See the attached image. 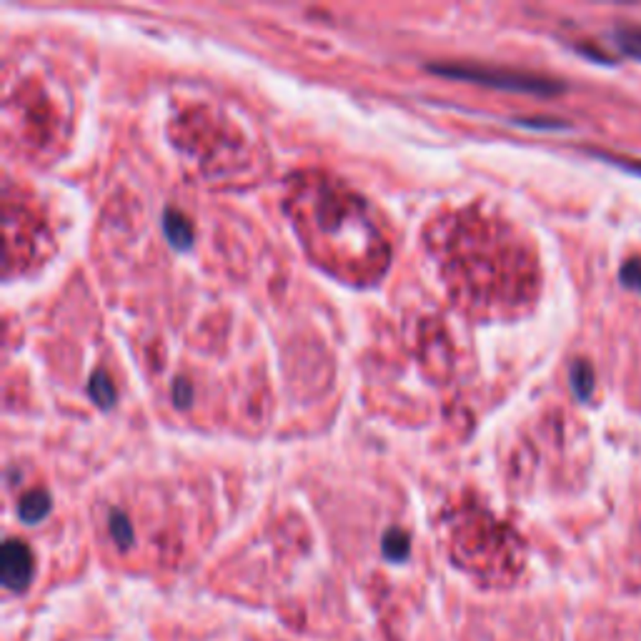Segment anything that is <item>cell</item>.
<instances>
[{"mask_svg":"<svg viewBox=\"0 0 641 641\" xmlns=\"http://www.w3.org/2000/svg\"><path fill=\"white\" fill-rule=\"evenodd\" d=\"M431 71L461 81H474V84L491 85V88H504V91H518V94H558L564 85L538 75H527V73L511 71H488V68H476V65H431Z\"/></svg>","mask_w":641,"mask_h":641,"instance_id":"obj_1","label":"cell"},{"mask_svg":"<svg viewBox=\"0 0 641 641\" xmlns=\"http://www.w3.org/2000/svg\"><path fill=\"white\" fill-rule=\"evenodd\" d=\"M619 279H621V283L626 286V289L641 291V259L626 261V263L621 266Z\"/></svg>","mask_w":641,"mask_h":641,"instance_id":"obj_10","label":"cell"},{"mask_svg":"<svg viewBox=\"0 0 641 641\" xmlns=\"http://www.w3.org/2000/svg\"><path fill=\"white\" fill-rule=\"evenodd\" d=\"M381 548L386 558H391V561H404V558L409 557V551H411V538H409V534L401 531V528H391V531H386Z\"/></svg>","mask_w":641,"mask_h":641,"instance_id":"obj_6","label":"cell"},{"mask_svg":"<svg viewBox=\"0 0 641 641\" xmlns=\"http://www.w3.org/2000/svg\"><path fill=\"white\" fill-rule=\"evenodd\" d=\"M569 381L574 393H577V399L587 401L591 393H594V369L587 361H577L571 366Z\"/></svg>","mask_w":641,"mask_h":641,"instance_id":"obj_7","label":"cell"},{"mask_svg":"<svg viewBox=\"0 0 641 641\" xmlns=\"http://www.w3.org/2000/svg\"><path fill=\"white\" fill-rule=\"evenodd\" d=\"M173 401H176V406H183V409L193 401V386L186 379H176V383H173Z\"/></svg>","mask_w":641,"mask_h":641,"instance_id":"obj_11","label":"cell"},{"mask_svg":"<svg viewBox=\"0 0 641 641\" xmlns=\"http://www.w3.org/2000/svg\"><path fill=\"white\" fill-rule=\"evenodd\" d=\"M614 43L619 45L621 51L631 55V58H639L641 61V31L639 28H626V25H619L614 31Z\"/></svg>","mask_w":641,"mask_h":641,"instance_id":"obj_9","label":"cell"},{"mask_svg":"<svg viewBox=\"0 0 641 641\" xmlns=\"http://www.w3.org/2000/svg\"><path fill=\"white\" fill-rule=\"evenodd\" d=\"M51 494L45 488H33L28 491L25 497L18 501V517L25 521V524H38L43 518L51 514Z\"/></svg>","mask_w":641,"mask_h":641,"instance_id":"obj_4","label":"cell"},{"mask_svg":"<svg viewBox=\"0 0 641 641\" xmlns=\"http://www.w3.org/2000/svg\"><path fill=\"white\" fill-rule=\"evenodd\" d=\"M161 223H163V233H166L168 243L173 249L188 251L193 246V226H191V221L186 216H181L173 208H166Z\"/></svg>","mask_w":641,"mask_h":641,"instance_id":"obj_3","label":"cell"},{"mask_svg":"<svg viewBox=\"0 0 641 641\" xmlns=\"http://www.w3.org/2000/svg\"><path fill=\"white\" fill-rule=\"evenodd\" d=\"M108 528H111V537L121 548H128L133 544V527L125 514L121 511H111V518H108Z\"/></svg>","mask_w":641,"mask_h":641,"instance_id":"obj_8","label":"cell"},{"mask_svg":"<svg viewBox=\"0 0 641 641\" xmlns=\"http://www.w3.org/2000/svg\"><path fill=\"white\" fill-rule=\"evenodd\" d=\"M33 571H35V561H33L28 544L21 538H8L3 544V554H0L3 584L13 591L25 589L33 579Z\"/></svg>","mask_w":641,"mask_h":641,"instance_id":"obj_2","label":"cell"},{"mask_svg":"<svg viewBox=\"0 0 641 641\" xmlns=\"http://www.w3.org/2000/svg\"><path fill=\"white\" fill-rule=\"evenodd\" d=\"M88 393H91V399H94L101 409H113L115 396H118L113 381L108 379V373L105 371H94L91 381H88Z\"/></svg>","mask_w":641,"mask_h":641,"instance_id":"obj_5","label":"cell"}]
</instances>
